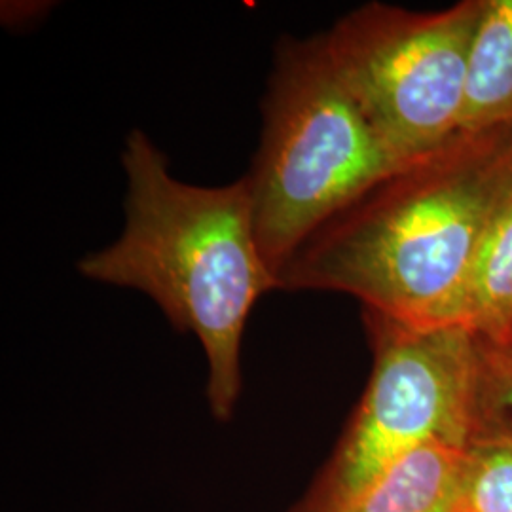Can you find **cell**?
I'll use <instances>...</instances> for the list:
<instances>
[{
	"label": "cell",
	"mask_w": 512,
	"mask_h": 512,
	"mask_svg": "<svg viewBox=\"0 0 512 512\" xmlns=\"http://www.w3.org/2000/svg\"><path fill=\"white\" fill-rule=\"evenodd\" d=\"M511 188L512 126L459 131L325 222L279 289L348 294L414 329L461 327L478 247Z\"/></svg>",
	"instance_id": "cell-1"
},
{
	"label": "cell",
	"mask_w": 512,
	"mask_h": 512,
	"mask_svg": "<svg viewBox=\"0 0 512 512\" xmlns=\"http://www.w3.org/2000/svg\"><path fill=\"white\" fill-rule=\"evenodd\" d=\"M122 164L126 226L78 270L93 281L147 294L173 327L194 332L209 366L211 412L230 420L241 393L247 319L262 294L279 289L256 238L247 181L217 188L183 183L139 129L129 133Z\"/></svg>",
	"instance_id": "cell-2"
},
{
	"label": "cell",
	"mask_w": 512,
	"mask_h": 512,
	"mask_svg": "<svg viewBox=\"0 0 512 512\" xmlns=\"http://www.w3.org/2000/svg\"><path fill=\"white\" fill-rule=\"evenodd\" d=\"M401 164L336 71L325 37L283 38L245 177L262 255L279 275L334 215Z\"/></svg>",
	"instance_id": "cell-3"
},
{
	"label": "cell",
	"mask_w": 512,
	"mask_h": 512,
	"mask_svg": "<svg viewBox=\"0 0 512 512\" xmlns=\"http://www.w3.org/2000/svg\"><path fill=\"white\" fill-rule=\"evenodd\" d=\"M374 349L365 395L308 495L291 512H327L431 440L467 448L475 336L414 329L363 310Z\"/></svg>",
	"instance_id": "cell-4"
},
{
	"label": "cell",
	"mask_w": 512,
	"mask_h": 512,
	"mask_svg": "<svg viewBox=\"0 0 512 512\" xmlns=\"http://www.w3.org/2000/svg\"><path fill=\"white\" fill-rule=\"evenodd\" d=\"M482 10L484 0H461L437 12L370 2L325 35L336 71L399 164L459 133Z\"/></svg>",
	"instance_id": "cell-5"
},
{
	"label": "cell",
	"mask_w": 512,
	"mask_h": 512,
	"mask_svg": "<svg viewBox=\"0 0 512 512\" xmlns=\"http://www.w3.org/2000/svg\"><path fill=\"white\" fill-rule=\"evenodd\" d=\"M467 448L425 442L327 512H461Z\"/></svg>",
	"instance_id": "cell-6"
},
{
	"label": "cell",
	"mask_w": 512,
	"mask_h": 512,
	"mask_svg": "<svg viewBox=\"0 0 512 512\" xmlns=\"http://www.w3.org/2000/svg\"><path fill=\"white\" fill-rule=\"evenodd\" d=\"M512 126V0H484L469 52L459 131Z\"/></svg>",
	"instance_id": "cell-7"
},
{
	"label": "cell",
	"mask_w": 512,
	"mask_h": 512,
	"mask_svg": "<svg viewBox=\"0 0 512 512\" xmlns=\"http://www.w3.org/2000/svg\"><path fill=\"white\" fill-rule=\"evenodd\" d=\"M459 325L482 340H512V188L478 247Z\"/></svg>",
	"instance_id": "cell-8"
},
{
	"label": "cell",
	"mask_w": 512,
	"mask_h": 512,
	"mask_svg": "<svg viewBox=\"0 0 512 512\" xmlns=\"http://www.w3.org/2000/svg\"><path fill=\"white\" fill-rule=\"evenodd\" d=\"M471 425V440L512 439V340L475 336Z\"/></svg>",
	"instance_id": "cell-9"
},
{
	"label": "cell",
	"mask_w": 512,
	"mask_h": 512,
	"mask_svg": "<svg viewBox=\"0 0 512 512\" xmlns=\"http://www.w3.org/2000/svg\"><path fill=\"white\" fill-rule=\"evenodd\" d=\"M461 512H512V439L467 444Z\"/></svg>",
	"instance_id": "cell-10"
}]
</instances>
